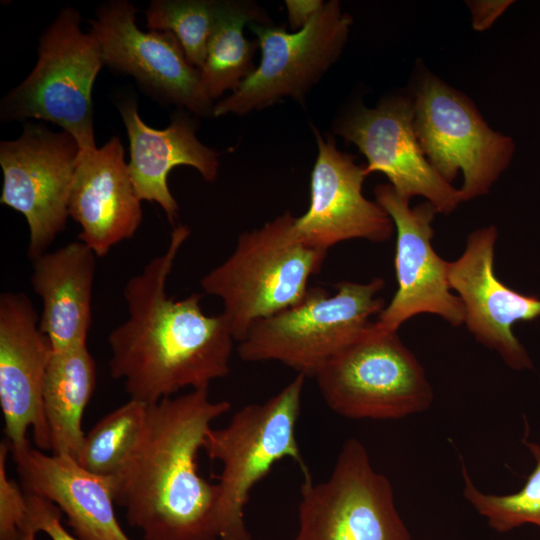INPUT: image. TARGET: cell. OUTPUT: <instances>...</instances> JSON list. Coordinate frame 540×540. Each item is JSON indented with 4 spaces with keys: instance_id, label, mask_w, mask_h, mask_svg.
I'll list each match as a JSON object with an SVG mask.
<instances>
[{
    "instance_id": "cell-1",
    "label": "cell",
    "mask_w": 540,
    "mask_h": 540,
    "mask_svg": "<svg viewBox=\"0 0 540 540\" xmlns=\"http://www.w3.org/2000/svg\"><path fill=\"white\" fill-rule=\"evenodd\" d=\"M189 227L173 228L164 253L124 286L128 318L108 337L110 374L131 399L148 404L180 389H208L230 373L235 341L224 315L203 312L201 294L169 297L167 281Z\"/></svg>"
},
{
    "instance_id": "cell-2",
    "label": "cell",
    "mask_w": 540,
    "mask_h": 540,
    "mask_svg": "<svg viewBox=\"0 0 540 540\" xmlns=\"http://www.w3.org/2000/svg\"><path fill=\"white\" fill-rule=\"evenodd\" d=\"M230 408L208 389L149 404L136 446L112 476L115 503L144 540H218V486L199 474L198 456L211 423Z\"/></svg>"
},
{
    "instance_id": "cell-3",
    "label": "cell",
    "mask_w": 540,
    "mask_h": 540,
    "mask_svg": "<svg viewBox=\"0 0 540 540\" xmlns=\"http://www.w3.org/2000/svg\"><path fill=\"white\" fill-rule=\"evenodd\" d=\"M327 251L308 243L286 211L263 226L241 233L235 249L200 281L205 294L222 300L235 341L251 326L299 303Z\"/></svg>"
},
{
    "instance_id": "cell-4",
    "label": "cell",
    "mask_w": 540,
    "mask_h": 540,
    "mask_svg": "<svg viewBox=\"0 0 540 540\" xmlns=\"http://www.w3.org/2000/svg\"><path fill=\"white\" fill-rule=\"evenodd\" d=\"M305 378L298 374L264 403L244 406L227 426L207 433L203 449L222 464L215 506L218 540H251L245 506L250 491L277 462L290 458L303 475L310 473L296 438Z\"/></svg>"
},
{
    "instance_id": "cell-5",
    "label": "cell",
    "mask_w": 540,
    "mask_h": 540,
    "mask_svg": "<svg viewBox=\"0 0 540 540\" xmlns=\"http://www.w3.org/2000/svg\"><path fill=\"white\" fill-rule=\"evenodd\" d=\"M80 13L63 8L39 39L38 59L29 75L0 104L2 122L36 119L71 134L81 152L95 150L92 90L105 64L92 32L80 28Z\"/></svg>"
},
{
    "instance_id": "cell-6",
    "label": "cell",
    "mask_w": 540,
    "mask_h": 540,
    "mask_svg": "<svg viewBox=\"0 0 540 540\" xmlns=\"http://www.w3.org/2000/svg\"><path fill=\"white\" fill-rule=\"evenodd\" d=\"M384 286L382 278L343 281L332 296L320 286L310 287L299 303L255 322L239 342V356L250 362L278 361L314 377L383 310L384 300L377 294Z\"/></svg>"
},
{
    "instance_id": "cell-7",
    "label": "cell",
    "mask_w": 540,
    "mask_h": 540,
    "mask_svg": "<svg viewBox=\"0 0 540 540\" xmlns=\"http://www.w3.org/2000/svg\"><path fill=\"white\" fill-rule=\"evenodd\" d=\"M327 406L350 419H400L434 398L424 368L396 331L371 323L314 375Z\"/></svg>"
},
{
    "instance_id": "cell-8",
    "label": "cell",
    "mask_w": 540,
    "mask_h": 540,
    "mask_svg": "<svg viewBox=\"0 0 540 540\" xmlns=\"http://www.w3.org/2000/svg\"><path fill=\"white\" fill-rule=\"evenodd\" d=\"M414 131L428 162L448 183L463 174V201L489 192L510 165L515 145L493 130L464 93L430 73L413 92Z\"/></svg>"
},
{
    "instance_id": "cell-9",
    "label": "cell",
    "mask_w": 540,
    "mask_h": 540,
    "mask_svg": "<svg viewBox=\"0 0 540 540\" xmlns=\"http://www.w3.org/2000/svg\"><path fill=\"white\" fill-rule=\"evenodd\" d=\"M300 495L294 540H411L391 482L355 438L344 442L327 480L304 475Z\"/></svg>"
},
{
    "instance_id": "cell-10",
    "label": "cell",
    "mask_w": 540,
    "mask_h": 540,
    "mask_svg": "<svg viewBox=\"0 0 540 540\" xmlns=\"http://www.w3.org/2000/svg\"><path fill=\"white\" fill-rule=\"evenodd\" d=\"M352 18L340 2L330 0L301 30L251 23L261 60L253 72L226 98L219 100L214 117L244 115L269 107L284 97L300 100L336 62L348 40Z\"/></svg>"
},
{
    "instance_id": "cell-11",
    "label": "cell",
    "mask_w": 540,
    "mask_h": 540,
    "mask_svg": "<svg viewBox=\"0 0 540 540\" xmlns=\"http://www.w3.org/2000/svg\"><path fill=\"white\" fill-rule=\"evenodd\" d=\"M80 152L68 132H53L46 124L29 121L17 139L0 142L4 177L0 202L25 217L31 260L45 253L66 227Z\"/></svg>"
},
{
    "instance_id": "cell-12",
    "label": "cell",
    "mask_w": 540,
    "mask_h": 540,
    "mask_svg": "<svg viewBox=\"0 0 540 540\" xmlns=\"http://www.w3.org/2000/svg\"><path fill=\"white\" fill-rule=\"evenodd\" d=\"M89 20L104 63L132 76L157 101L186 109L195 116H213L214 102L204 92L199 69L189 63L170 32H144L136 25V9L127 0L100 4Z\"/></svg>"
},
{
    "instance_id": "cell-13",
    "label": "cell",
    "mask_w": 540,
    "mask_h": 540,
    "mask_svg": "<svg viewBox=\"0 0 540 540\" xmlns=\"http://www.w3.org/2000/svg\"><path fill=\"white\" fill-rule=\"evenodd\" d=\"M413 99L392 96L376 107H355L334 131L366 157V176L380 172L407 198L423 196L438 213L450 214L463 201L460 189L443 179L425 157L416 137Z\"/></svg>"
},
{
    "instance_id": "cell-14",
    "label": "cell",
    "mask_w": 540,
    "mask_h": 540,
    "mask_svg": "<svg viewBox=\"0 0 540 540\" xmlns=\"http://www.w3.org/2000/svg\"><path fill=\"white\" fill-rule=\"evenodd\" d=\"M374 194L397 232L394 264L398 285L375 323L397 332L411 317L431 313L452 326H460L465 317L463 304L450 291L448 262L435 252L431 243L436 207L425 201L411 208L410 199L399 195L390 184H378Z\"/></svg>"
},
{
    "instance_id": "cell-15",
    "label": "cell",
    "mask_w": 540,
    "mask_h": 540,
    "mask_svg": "<svg viewBox=\"0 0 540 540\" xmlns=\"http://www.w3.org/2000/svg\"><path fill=\"white\" fill-rule=\"evenodd\" d=\"M51 346L39 328L30 298L23 292L0 296V405L10 453L30 446L51 451L42 392Z\"/></svg>"
},
{
    "instance_id": "cell-16",
    "label": "cell",
    "mask_w": 540,
    "mask_h": 540,
    "mask_svg": "<svg viewBox=\"0 0 540 540\" xmlns=\"http://www.w3.org/2000/svg\"><path fill=\"white\" fill-rule=\"evenodd\" d=\"M496 239L494 226L473 231L462 255L447 263L448 283L458 293L464 307V323L476 340L498 352L512 369L531 368V360L512 327L518 321L538 318L540 299L521 294L497 278Z\"/></svg>"
},
{
    "instance_id": "cell-17",
    "label": "cell",
    "mask_w": 540,
    "mask_h": 540,
    "mask_svg": "<svg viewBox=\"0 0 540 540\" xmlns=\"http://www.w3.org/2000/svg\"><path fill=\"white\" fill-rule=\"evenodd\" d=\"M314 131L318 153L311 173L310 204L296 217L298 231L308 243L325 250L350 239L387 241L395 227L376 201L364 197V166L340 151L334 140Z\"/></svg>"
},
{
    "instance_id": "cell-18",
    "label": "cell",
    "mask_w": 540,
    "mask_h": 540,
    "mask_svg": "<svg viewBox=\"0 0 540 540\" xmlns=\"http://www.w3.org/2000/svg\"><path fill=\"white\" fill-rule=\"evenodd\" d=\"M68 209L81 227L79 241L97 257L134 236L143 213L119 137L95 150L80 152Z\"/></svg>"
},
{
    "instance_id": "cell-19",
    "label": "cell",
    "mask_w": 540,
    "mask_h": 540,
    "mask_svg": "<svg viewBox=\"0 0 540 540\" xmlns=\"http://www.w3.org/2000/svg\"><path fill=\"white\" fill-rule=\"evenodd\" d=\"M116 106L129 138L128 168L135 191L141 201L160 205L174 228L179 207L168 187L169 173L176 166H191L213 182L219 154L199 141L194 120L183 111L174 114L166 128L154 129L139 116L136 97L121 98Z\"/></svg>"
},
{
    "instance_id": "cell-20",
    "label": "cell",
    "mask_w": 540,
    "mask_h": 540,
    "mask_svg": "<svg viewBox=\"0 0 540 540\" xmlns=\"http://www.w3.org/2000/svg\"><path fill=\"white\" fill-rule=\"evenodd\" d=\"M24 492L45 498L67 517L80 540H130L115 515L112 476L94 474L64 455L31 446L11 453Z\"/></svg>"
},
{
    "instance_id": "cell-21",
    "label": "cell",
    "mask_w": 540,
    "mask_h": 540,
    "mask_svg": "<svg viewBox=\"0 0 540 540\" xmlns=\"http://www.w3.org/2000/svg\"><path fill=\"white\" fill-rule=\"evenodd\" d=\"M96 257L77 241L31 260L32 288L42 301L39 328L52 351L87 341Z\"/></svg>"
},
{
    "instance_id": "cell-22",
    "label": "cell",
    "mask_w": 540,
    "mask_h": 540,
    "mask_svg": "<svg viewBox=\"0 0 540 540\" xmlns=\"http://www.w3.org/2000/svg\"><path fill=\"white\" fill-rule=\"evenodd\" d=\"M96 384V367L87 343L52 351L43 392V412L50 433L52 454L79 463L85 434L82 418Z\"/></svg>"
},
{
    "instance_id": "cell-23",
    "label": "cell",
    "mask_w": 540,
    "mask_h": 540,
    "mask_svg": "<svg viewBox=\"0 0 540 540\" xmlns=\"http://www.w3.org/2000/svg\"><path fill=\"white\" fill-rule=\"evenodd\" d=\"M247 23L268 24V21L255 4L218 1L205 61L199 69L202 87L212 102L225 91L234 92L255 69L256 45L243 33Z\"/></svg>"
},
{
    "instance_id": "cell-24",
    "label": "cell",
    "mask_w": 540,
    "mask_h": 540,
    "mask_svg": "<svg viewBox=\"0 0 540 540\" xmlns=\"http://www.w3.org/2000/svg\"><path fill=\"white\" fill-rule=\"evenodd\" d=\"M148 406L130 398L98 421L84 437L79 464L94 474L115 476L137 444Z\"/></svg>"
},
{
    "instance_id": "cell-25",
    "label": "cell",
    "mask_w": 540,
    "mask_h": 540,
    "mask_svg": "<svg viewBox=\"0 0 540 540\" xmlns=\"http://www.w3.org/2000/svg\"><path fill=\"white\" fill-rule=\"evenodd\" d=\"M217 7L215 0H153L145 11L146 24L151 30L172 33L189 63L200 69L205 61Z\"/></svg>"
},
{
    "instance_id": "cell-26",
    "label": "cell",
    "mask_w": 540,
    "mask_h": 540,
    "mask_svg": "<svg viewBox=\"0 0 540 540\" xmlns=\"http://www.w3.org/2000/svg\"><path fill=\"white\" fill-rule=\"evenodd\" d=\"M536 465L526 483L516 493L496 495L483 493L472 482L462 464L463 495L474 509L487 519L489 526L505 533L524 524L540 528V445L524 442Z\"/></svg>"
},
{
    "instance_id": "cell-27",
    "label": "cell",
    "mask_w": 540,
    "mask_h": 540,
    "mask_svg": "<svg viewBox=\"0 0 540 540\" xmlns=\"http://www.w3.org/2000/svg\"><path fill=\"white\" fill-rule=\"evenodd\" d=\"M10 447L0 444V540H19L20 527L27 515V497L7 475L6 461Z\"/></svg>"
},
{
    "instance_id": "cell-28",
    "label": "cell",
    "mask_w": 540,
    "mask_h": 540,
    "mask_svg": "<svg viewBox=\"0 0 540 540\" xmlns=\"http://www.w3.org/2000/svg\"><path fill=\"white\" fill-rule=\"evenodd\" d=\"M26 493V492H25ZM27 519L38 532L46 533L52 540H80L70 534L61 523L60 509L49 500L26 493Z\"/></svg>"
},
{
    "instance_id": "cell-29",
    "label": "cell",
    "mask_w": 540,
    "mask_h": 540,
    "mask_svg": "<svg viewBox=\"0 0 540 540\" xmlns=\"http://www.w3.org/2000/svg\"><path fill=\"white\" fill-rule=\"evenodd\" d=\"M472 17V26L476 31L488 29L496 19L513 3L510 0L466 1Z\"/></svg>"
},
{
    "instance_id": "cell-30",
    "label": "cell",
    "mask_w": 540,
    "mask_h": 540,
    "mask_svg": "<svg viewBox=\"0 0 540 540\" xmlns=\"http://www.w3.org/2000/svg\"><path fill=\"white\" fill-rule=\"evenodd\" d=\"M321 0H286L288 20L292 29H303L324 7Z\"/></svg>"
},
{
    "instance_id": "cell-31",
    "label": "cell",
    "mask_w": 540,
    "mask_h": 540,
    "mask_svg": "<svg viewBox=\"0 0 540 540\" xmlns=\"http://www.w3.org/2000/svg\"><path fill=\"white\" fill-rule=\"evenodd\" d=\"M37 533L35 526L25 517L20 527L19 540H36Z\"/></svg>"
}]
</instances>
